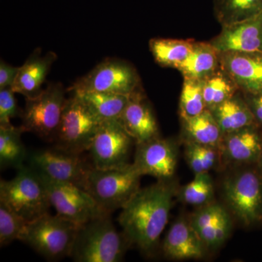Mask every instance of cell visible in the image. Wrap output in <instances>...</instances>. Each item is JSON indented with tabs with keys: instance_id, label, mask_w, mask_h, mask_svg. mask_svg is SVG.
Segmentation results:
<instances>
[{
	"instance_id": "cell-1",
	"label": "cell",
	"mask_w": 262,
	"mask_h": 262,
	"mask_svg": "<svg viewBox=\"0 0 262 262\" xmlns=\"http://www.w3.org/2000/svg\"><path fill=\"white\" fill-rule=\"evenodd\" d=\"M175 184L170 180H158L139 189L121 209L118 222L129 245L151 254L159 244L160 236L168 224Z\"/></svg>"
},
{
	"instance_id": "cell-2",
	"label": "cell",
	"mask_w": 262,
	"mask_h": 262,
	"mask_svg": "<svg viewBox=\"0 0 262 262\" xmlns=\"http://www.w3.org/2000/svg\"><path fill=\"white\" fill-rule=\"evenodd\" d=\"M103 213L80 225L70 257L76 262H120L128 242L117 230L110 216Z\"/></svg>"
},
{
	"instance_id": "cell-3",
	"label": "cell",
	"mask_w": 262,
	"mask_h": 262,
	"mask_svg": "<svg viewBox=\"0 0 262 262\" xmlns=\"http://www.w3.org/2000/svg\"><path fill=\"white\" fill-rule=\"evenodd\" d=\"M142 177L130 163L120 168L99 169L91 167L83 189L106 213L122 209L139 190Z\"/></svg>"
},
{
	"instance_id": "cell-4",
	"label": "cell",
	"mask_w": 262,
	"mask_h": 262,
	"mask_svg": "<svg viewBox=\"0 0 262 262\" xmlns=\"http://www.w3.org/2000/svg\"><path fill=\"white\" fill-rule=\"evenodd\" d=\"M80 225L49 213L28 222L18 241L48 261L70 256Z\"/></svg>"
},
{
	"instance_id": "cell-5",
	"label": "cell",
	"mask_w": 262,
	"mask_h": 262,
	"mask_svg": "<svg viewBox=\"0 0 262 262\" xmlns=\"http://www.w3.org/2000/svg\"><path fill=\"white\" fill-rule=\"evenodd\" d=\"M0 203L27 222L49 213L51 207L47 191L37 172L24 165L10 180L1 179Z\"/></svg>"
},
{
	"instance_id": "cell-6",
	"label": "cell",
	"mask_w": 262,
	"mask_h": 262,
	"mask_svg": "<svg viewBox=\"0 0 262 262\" xmlns=\"http://www.w3.org/2000/svg\"><path fill=\"white\" fill-rule=\"evenodd\" d=\"M60 83H52L36 97L26 98L21 128L42 139L55 141L66 102Z\"/></svg>"
},
{
	"instance_id": "cell-7",
	"label": "cell",
	"mask_w": 262,
	"mask_h": 262,
	"mask_svg": "<svg viewBox=\"0 0 262 262\" xmlns=\"http://www.w3.org/2000/svg\"><path fill=\"white\" fill-rule=\"evenodd\" d=\"M223 195L229 210L241 223L250 226L262 220V173L242 170L223 183Z\"/></svg>"
},
{
	"instance_id": "cell-8",
	"label": "cell",
	"mask_w": 262,
	"mask_h": 262,
	"mask_svg": "<svg viewBox=\"0 0 262 262\" xmlns=\"http://www.w3.org/2000/svg\"><path fill=\"white\" fill-rule=\"evenodd\" d=\"M101 122L80 98L72 94L66 100L55 139L56 145L77 154L89 151Z\"/></svg>"
},
{
	"instance_id": "cell-9",
	"label": "cell",
	"mask_w": 262,
	"mask_h": 262,
	"mask_svg": "<svg viewBox=\"0 0 262 262\" xmlns=\"http://www.w3.org/2000/svg\"><path fill=\"white\" fill-rule=\"evenodd\" d=\"M27 165L51 180L70 183L83 189L90 169L82 154L55 146L28 151Z\"/></svg>"
},
{
	"instance_id": "cell-10",
	"label": "cell",
	"mask_w": 262,
	"mask_h": 262,
	"mask_svg": "<svg viewBox=\"0 0 262 262\" xmlns=\"http://www.w3.org/2000/svg\"><path fill=\"white\" fill-rule=\"evenodd\" d=\"M139 84L140 78L132 65L122 60L108 58L79 79L70 91L131 95L139 91Z\"/></svg>"
},
{
	"instance_id": "cell-11",
	"label": "cell",
	"mask_w": 262,
	"mask_h": 262,
	"mask_svg": "<svg viewBox=\"0 0 262 262\" xmlns=\"http://www.w3.org/2000/svg\"><path fill=\"white\" fill-rule=\"evenodd\" d=\"M134 139L119 120L101 122L89 150L94 168H120L130 164Z\"/></svg>"
},
{
	"instance_id": "cell-12",
	"label": "cell",
	"mask_w": 262,
	"mask_h": 262,
	"mask_svg": "<svg viewBox=\"0 0 262 262\" xmlns=\"http://www.w3.org/2000/svg\"><path fill=\"white\" fill-rule=\"evenodd\" d=\"M37 173L46 187L51 207L62 218L80 226L95 217L106 213L82 188L70 183L51 180Z\"/></svg>"
},
{
	"instance_id": "cell-13",
	"label": "cell",
	"mask_w": 262,
	"mask_h": 262,
	"mask_svg": "<svg viewBox=\"0 0 262 262\" xmlns=\"http://www.w3.org/2000/svg\"><path fill=\"white\" fill-rule=\"evenodd\" d=\"M134 166L141 176L149 175L158 180L173 178L178 163V150L173 140L157 137L136 144Z\"/></svg>"
},
{
	"instance_id": "cell-14",
	"label": "cell",
	"mask_w": 262,
	"mask_h": 262,
	"mask_svg": "<svg viewBox=\"0 0 262 262\" xmlns=\"http://www.w3.org/2000/svg\"><path fill=\"white\" fill-rule=\"evenodd\" d=\"M220 52H262V12L259 14L229 25L210 41Z\"/></svg>"
},
{
	"instance_id": "cell-15",
	"label": "cell",
	"mask_w": 262,
	"mask_h": 262,
	"mask_svg": "<svg viewBox=\"0 0 262 262\" xmlns=\"http://www.w3.org/2000/svg\"><path fill=\"white\" fill-rule=\"evenodd\" d=\"M221 68L234 81L242 93L262 89V52H220Z\"/></svg>"
},
{
	"instance_id": "cell-16",
	"label": "cell",
	"mask_w": 262,
	"mask_h": 262,
	"mask_svg": "<svg viewBox=\"0 0 262 262\" xmlns=\"http://www.w3.org/2000/svg\"><path fill=\"white\" fill-rule=\"evenodd\" d=\"M189 222L206 248L211 249L225 244L232 231L230 214L218 203L201 206L191 215Z\"/></svg>"
},
{
	"instance_id": "cell-17",
	"label": "cell",
	"mask_w": 262,
	"mask_h": 262,
	"mask_svg": "<svg viewBox=\"0 0 262 262\" xmlns=\"http://www.w3.org/2000/svg\"><path fill=\"white\" fill-rule=\"evenodd\" d=\"M136 144L159 137L158 122L152 108L139 91L130 96L119 119Z\"/></svg>"
},
{
	"instance_id": "cell-18",
	"label": "cell",
	"mask_w": 262,
	"mask_h": 262,
	"mask_svg": "<svg viewBox=\"0 0 262 262\" xmlns=\"http://www.w3.org/2000/svg\"><path fill=\"white\" fill-rule=\"evenodd\" d=\"M206 246L189 220L176 221L164 238L163 251L173 260L200 259L206 254Z\"/></svg>"
},
{
	"instance_id": "cell-19",
	"label": "cell",
	"mask_w": 262,
	"mask_h": 262,
	"mask_svg": "<svg viewBox=\"0 0 262 262\" xmlns=\"http://www.w3.org/2000/svg\"><path fill=\"white\" fill-rule=\"evenodd\" d=\"M253 125L224 135L220 149L227 160L235 163L257 164L262 153V134Z\"/></svg>"
},
{
	"instance_id": "cell-20",
	"label": "cell",
	"mask_w": 262,
	"mask_h": 262,
	"mask_svg": "<svg viewBox=\"0 0 262 262\" xmlns=\"http://www.w3.org/2000/svg\"><path fill=\"white\" fill-rule=\"evenodd\" d=\"M56 60V53L49 52L41 56L40 49L35 50L25 63L20 66L12 87L13 91L15 94L23 95L26 98L36 97L43 91V82Z\"/></svg>"
},
{
	"instance_id": "cell-21",
	"label": "cell",
	"mask_w": 262,
	"mask_h": 262,
	"mask_svg": "<svg viewBox=\"0 0 262 262\" xmlns=\"http://www.w3.org/2000/svg\"><path fill=\"white\" fill-rule=\"evenodd\" d=\"M208 110L220 125L224 135L257 125L241 91L225 102Z\"/></svg>"
},
{
	"instance_id": "cell-22",
	"label": "cell",
	"mask_w": 262,
	"mask_h": 262,
	"mask_svg": "<svg viewBox=\"0 0 262 262\" xmlns=\"http://www.w3.org/2000/svg\"><path fill=\"white\" fill-rule=\"evenodd\" d=\"M220 67V53L211 43L194 41L190 54L177 70L184 77L204 80Z\"/></svg>"
},
{
	"instance_id": "cell-23",
	"label": "cell",
	"mask_w": 262,
	"mask_h": 262,
	"mask_svg": "<svg viewBox=\"0 0 262 262\" xmlns=\"http://www.w3.org/2000/svg\"><path fill=\"white\" fill-rule=\"evenodd\" d=\"M181 120L185 141L220 149L224 134L210 110Z\"/></svg>"
},
{
	"instance_id": "cell-24",
	"label": "cell",
	"mask_w": 262,
	"mask_h": 262,
	"mask_svg": "<svg viewBox=\"0 0 262 262\" xmlns=\"http://www.w3.org/2000/svg\"><path fill=\"white\" fill-rule=\"evenodd\" d=\"M101 121L119 120L131 95L97 91H72Z\"/></svg>"
},
{
	"instance_id": "cell-25",
	"label": "cell",
	"mask_w": 262,
	"mask_h": 262,
	"mask_svg": "<svg viewBox=\"0 0 262 262\" xmlns=\"http://www.w3.org/2000/svg\"><path fill=\"white\" fill-rule=\"evenodd\" d=\"M193 42L191 39L154 38L150 39L149 50L158 64L177 70L190 54Z\"/></svg>"
},
{
	"instance_id": "cell-26",
	"label": "cell",
	"mask_w": 262,
	"mask_h": 262,
	"mask_svg": "<svg viewBox=\"0 0 262 262\" xmlns=\"http://www.w3.org/2000/svg\"><path fill=\"white\" fill-rule=\"evenodd\" d=\"M21 127L0 126V165L2 168H20L25 165L28 151L21 140Z\"/></svg>"
},
{
	"instance_id": "cell-27",
	"label": "cell",
	"mask_w": 262,
	"mask_h": 262,
	"mask_svg": "<svg viewBox=\"0 0 262 262\" xmlns=\"http://www.w3.org/2000/svg\"><path fill=\"white\" fill-rule=\"evenodd\" d=\"M261 12L262 0H213V13L222 27L251 18Z\"/></svg>"
},
{
	"instance_id": "cell-28",
	"label": "cell",
	"mask_w": 262,
	"mask_h": 262,
	"mask_svg": "<svg viewBox=\"0 0 262 262\" xmlns=\"http://www.w3.org/2000/svg\"><path fill=\"white\" fill-rule=\"evenodd\" d=\"M239 91L234 81L223 69H217L203 80V96L206 110H211Z\"/></svg>"
},
{
	"instance_id": "cell-29",
	"label": "cell",
	"mask_w": 262,
	"mask_h": 262,
	"mask_svg": "<svg viewBox=\"0 0 262 262\" xmlns=\"http://www.w3.org/2000/svg\"><path fill=\"white\" fill-rule=\"evenodd\" d=\"M206 110L203 96V80L184 77L179 101L181 118L196 116Z\"/></svg>"
},
{
	"instance_id": "cell-30",
	"label": "cell",
	"mask_w": 262,
	"mask_h": 262,
	"mask_svg": "<svg viewBox=\"0 0 262 262\" xmlns=\"http://www.w3.org/2000/svg\"><path fill=\"white\" fill-rule=\"evenodd\" d=\"M181 199L192 206H203L211 201L214 196V187L208 173L196 174L192 182L181 189Z\"/></svg>"
},
{
	"instance_id": "cell-31",
	"label": "cell",
	"mask_w": 262,
	"mask_h": 262,
	"mask_svg": "<svg viewBox=\"0 0 262 262\" xmlns=\"http://www.w3.org/2000/svg\"><path fill=\"white\" fill-rule=\"evenodd\" d=\"M28 222L20 215L0 203V245L1 247L8 246L15 239H19L20 234Z\"/></svg>"
},
{
	"instance_id": "cell-32",
	"label": "cell",
	"mask_w": 262,
	"mask_h": 262,
	"mask_svg": "<svg viewBox=\"0 0 262 262\" xmlns=\"http://www.w3.org/2000/svg\"><path fill=\"white\" fill-rule=\"evenodd\" d=\"M11 88L0 89V126L11 125L12 118L21 115Z\"/></svg>"
},
{
	"instance_id": "cell-33",
	"label": "cell",
	"mask_w": 262,
	"mask_h": 262,
	"mask_svg": "<svg viewBox=\"0 0 262 262\" xmlns=\"http://www.w3.org/2000/svg\"><path fill=\"white\" fill-rule=\"evenodd\" d=\"M245 100L252 113L255 121L262 127V89L251 93H243Z\"/></svg>"
},
{
	"instance_id": "cell-34",
	"label": "cell",
	"mask_w": 262,
	"mask_h": 262,
	"mask_svg": "<svg viewBox=\"0 0 262 262\" xmlns=\"http://www.w3.org/2000/svg\"><path fill=\"white\" fill-rule=\"evenodd\" d=\"M20 67L8 64L3 60L0 62V89L13 87Z\"/></svg>"
},
{
	"instance_id": "cell-35",
	"label": "cell",
	"mask_w": 262,
	"mask_h": 262,
	"mask_svg": "<svg viewBox=\"0 0 262 262\" xmlns=\"http://www.w3.org/2000/svg\"><path fill=\"white\" fill-rule=\"evenodd\" d=\"M258 169H259L260 171L262 173V153L261 155V158H260L259 160H258V163H257Z\"/></svg>"
}]
</instances>
